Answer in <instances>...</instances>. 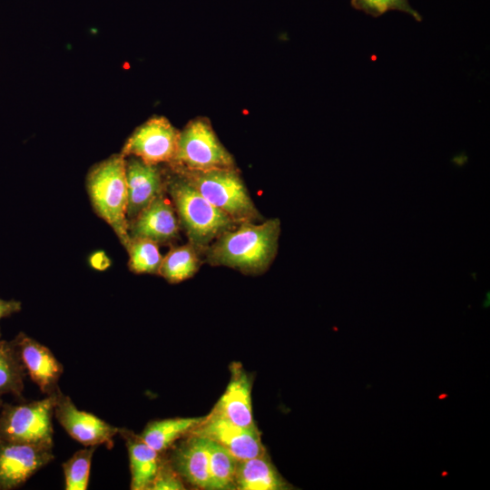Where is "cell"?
I'll return each instance as SVG.
<instances>
[{"mask_svg": "<svg viewBox=\"0 0 490 490\" xmlns=\"http://www.w3.org/2000/svg\"><path fill=\"white\" fill-rule=\"evenodd\" d=\"M280 234V221H243L223 232L205 250L213 266L236 269L245 274H260L273 261Z\"/></svg>", "mask_w": 490, "mask_h": 490, "instance_id": "cell-1", "label": "cell"}, {"mask_svg": "<svg viewBox=\"0 0 490 490\" xmlns=\"http://www.w3.org/2000/svg\"><path fill=\"white\" fill-rule=\"evenodd\" d=\"M167 187L189 242L200 252L205 251L223 232L237 226L181 175L172 178Z\"/></svg>", "mask_w": 490, "mask_h": 490, "instance_id": "cell-2", "label": "cell"}, {"mask_svg": "<svg viewBox=\"0 0 490 490\" xmlns=\"http://www.w3.org/2000/svg\"><path fill=\"white\" fill-rule=\"evenodd\" d=\"M87 189L96 213L113 228L127 249L131 238L124 156L114 155L96 165L88 175Z\"/></svg>", "mask_w": 490, "mask_h": 490, "instance_id": "cell-3", "label": "cell"}, {"mask_svg": "<svg viewBox=\"0 0 490 490\" xmlns=\"http://www.w3.org/2000/svg\"><path fill=\"white\" fill-rule=\"evenodd\" d=\"M176 172L237 224L254 221L260 218V213L235 168L191 171L177 167Z\"/></svg>", "mask_w": 490, "mask_h": 490, "instance_id": "cell-4", "label": "cell"}, {"mask_svg": "<svg viewBox=\"0 0 490 490\" xmlns=\"http://www.w3.org/2000/svg\"><path fill=\"white\" fill-rule=\"evenodd\" d=\"M55 394L15 405L4 402L0 410V440L54 447Z\"/></svg>", "mask_w": 490, "mask_h": 490, "instance_id": "cell-5", "label": "cell"}, {"mask_svg": "<svg viewBox=\"0 0 490 490\" xmlns=\"http://www.w3.org/2000/svg\"><path fill=\"white\" fill-rule=\"evenodd\" d=\"M172 162L191 171L235 168L232 156L220 143L209 122L203 119L190 122L180 132Z\"/></svg>", "mask_w": 490, "mask_h": 490, "instance_id": "cell-6", "label": "cell"}, {"mask_svg": "<svg viewBox=\"0 0 490 490\" xmlns=\"http://www.w3.org/2000/svg\"><path fill=\"white\" fill-rule=\"evenodd\" d=\"M54 416L72 438L84 446H106L111 448L120 431V427L79 409L61 390L55 394Z\"/></svg>", "mask_w": 490, "mask_h": 490, "instance_id": "cell-7", "label": "cell"}, {"mask_svg": "<svg viewBox=\"0 0 490 490\" xmlns=\"http://www.w3.org/2000/svg\"><path fill=\"white\" fill-rule=\"evenodd\" d=\"M53 446L0 440V490L22 486L54 458Z\"/></svg>", "mask_w": 490, "mask_h": 490, "instance_id": "cell-8", "label": "cell"}, {"mask_svg": "<svg viewBox=\"0 0 490 490\" xmlns=\"http://www.w3.org/2000/svg\"><path fill=\"white\" fill-rule=\"evenodd\" d=\"M180 132L163 117L152 118L137 128L126 142L122 155H133L157 165L172 162Z\"/></svg>", "mask_w": 490, "mask_h": 490, "instance_id": "cell-9", "label": "cell"}, {"mask_svg": "<svg viewBox=\"0 0 490 490\" xmlns=\"http://www.w3.org/2000/svg\"><path fill=\"white\" fill-rule=\"evenodd\" d=\"M211 439L238 461L252 458L266 453L258 428H245L210 413L190 433Z\"/></svg>", "mask_w": 490, "mask_h": 490, "instance_id": "cell-10", "label": "cell"}, {"mask_svg": "<svg viewBox=\"0 0 490 490\" xmlns=\"http://www.w3.org/2000/svg\"><path fill=\"white\" fill-rule=\"evenodd\" d=\"M12 341L26 376L41 392L45 396L58 392L64 367L49 348L24 332H19Z\"/></svg>", "mask_w": 490, "mask_h": 490, "instance_id": "cell-11", "label": "cell"}, {"mask_svg": "<svg viewBox=\"0 0 490 490\" xmlns=\"http://www.w3.org/2000/svg\"><path fill=\"white\" fill-rule=\"evenodd\" d=\"M230 378L212 414L245 428H257L252 414V380L240 362H232Z\"/></svg>", "mask_w": 490, "mask_h": 490, "instance_id": "cell-12", "label": "cell"}, {"mask_svg": "<svg viewBox=\"0 0 490 490\" xmlns=\"http://www.w3.org/2000/svg\"><path fill=\"white\" fill-rule=\"evenodd\" d=\"M178 233L174 207L163 192L129 222L130 238L148 239L158 244L173 240Z\"/></svg>", "mask_w": 490, "mask_h": 490, "instance_id": "cell-13", "label": "cell"}, {"mask_svg": "<svg viewBox=\"0 0 490 490\" xmlns=\"http://www.w3.org/2000/svg\"><path fill=\"white\" fill-rule=\"evenodd\" d=\"M167 459L190 485L210 489V461L205 437L189 434L186 439L173 446Z\"/></svg>", "mask_w": 490, "mask_h": 490, "instance_id": "cell-14", "label": "cell"}, {"mask_svg": "<svg viewBox=\"0 0 490 490\" xmlns=\"http://www.w3.org/2000/svg\"><path fill=\"white\" fill-rule=\"evenodd\" d=\"M128 189L127 219L130 222L158 195L163 192L164 182L159 168L139 158L125 161Z\"/></svg>", "mask_w": 490, "mask_h": 490, "instance_id": "cell-15", "label": "cell"}, {"mask_svg": "<svg viewBox=\"0 0 490 490\" xmlns=\"http://www.w3.org/2000/svg\"><path fill=\"white\" fill-rule=\"evenodd\" d=\"M235 489L240 490H285L291 485L279 473L268 456L263 455L240 460L235 473Z\"/></svg>", "mask_w": 490, "mask_h": 490, "instance_id": "cell-16", "label": "cell"}, {"mask_svg": "<svg viewBox=\"0 0 490 490\" xmlns=\"http://www.w3.org/2000/svg\"><path fill=\"white\" fill-rule=\"evenodd\" d=\"M119 434L124 438L131 471L132 490H148L158 470L161 455L149 446L133 432L120 428Z\"/></svg>", "mask_w": 490, "mask_h": 490, "instance_id": "cell-17", "label": "cell"}, {"mask_svg": "<svg viewBox=\"0 0 490 490\" xmlns=\"http://www.w3.org/2000/svg\"><path fill=\"white\" fill-rule=\"evenodd\" d=\"M204 416L172 417L147 424L141 438L160 454L170 449L180 438L188 436Z\"/></svg>", "mask_w": 490, "mask_h": 490, "instance_id": "cell-18", "label": "cell"}, {"mask_svg": "<svg viewBox=\"0 0 490 490\" xmlns=\"http://www.w3.org/2000/svg\"><path fill=\"white\" fill-rule=\"evenodd\" d=\"M200 251L190 242L172 248L162 258L158 274L170 283L191 278L201 265Z\"/></svg>", "mask_w": 490, "mask_h": 490, "instance_id": "cell-19", "label": "cell"}, {"mask_svg": "<svg viewBox=\"0 0 490 490\" xmlns=\"http://www.w3.org/2000/svg\"><path fill=\"white\" fill-rule=\"evenodd\" d=\"M26 373L12 340L0 339V397H22Z\"/></svg>", "mask_w": 490, "mask_h": 490, "instance_id": "cell-20", "label": "cell"}, {"mask_svg": "<svg viewBox=\"0 0 490 490\" xmlns=\"http://www.w3.org/2000/svg\"><path fill=\"white\" fill-rule=\"evenodd\" d=\"M210 461V489H235L238 460L220 444L206 438Z\"/></svg>", "mask_w": 490, "mask_h": 490, "instance_id": "cell-21", "label": "cell"}, {"mask_svg": "<svg viewBox=\"0 0 490 490\" xmlns=\"http://www.w3.org/2000/svg\"><path fill=\"white\" fill-rule=\"evenodd\" d=\"M126 250L130 255L129 266L133 272L158 274L162 256L157 242L143 238H131Z\"/></svg>", "mask_w": 490, "mask_h": 490, "instance_id": "cell-22", "label": "cell"}, {"mask_svg": "<svg viewBox=\"0 0 490 490\" xmlns=\"http://www.w3.org/2000/svg\"><path fill=\"white\" fill-rule=\"evenodd\" d=\"M95 448L94 446H85L76 451L63 463L65 490L87 489Z\"/></svg>", "mask_w": 490, "mask_h": 490, "instance_id": "cell-23", "label": "cell"}, {"mask_svg": "<svg viewBox=\"0 0 490 490\" xmlns=\"http://www.w3.org/2000/svg\"><path fill=\"white\" fill-rule=\"evenodd\" d=\"M350 4L356 10L373 17H378L388 11H399L411 15L417 22L423 20L408 0H350Z\"/></svg>", "mask_w": 490, "mask_h": 490, "instance_id": "cell-24", "label": "cell"}, {"mask_svg": "<svg viewBox=\"0 0 490 490\" xmlns=\"http://www.w3.org/2000/svg\"><path fill=\"white\" fill-rule=\"evenodd\" d=\"M183 479L172 467L167 457H161L156 475L148 490H182Z\"/></svg>", "mask_w": 490, "mask_h": 490, "instance_id": "cell-25", "label": "cell"}, {"mask_svg": "<svg viewBox=\"0 0 490 490\" xmlns=\"http://www.w3.org/2000/svg\"><path fill=\"white\" fill-rule=\"evenodd\" d=\"M22 309V304L20 301L15 299L5 300L0 299V320L12 316L19 312ZM1 338V330H0Z\"/></svg>", "mask_w": 490, "mask_h": 490, "instance_id": "cell-26", "label": "cell"}, {"mask_svg": "<svg viewBox=\"0 0 490 490\" xmlns=\"http://www.w3.org/2000/svg\"><path fill=\"white\" fill-rule=\"evenodd\" d=\"M92 266L98 270H104L109 265V260L103 252H97L90 259Z\"/></svg>", "mask_w": 490, "mask_h": 490, "instance_id": "cell-27", "label": "cell"}, {"mask_svg": "<svg viewBox=\"0 0 490 490\" xmlns=\"http://www.w3.org/2000/svg\"><path fill=\"white\" fill-rule=\"evenodd\" d=\"M3 404H4V401H3V399L0 397V410H1V407H2Z\"/></svg>", "mask_w": 490, "mask_h": 490, "instance_id": "cell-28", "label": "cell"}]
</instances>
